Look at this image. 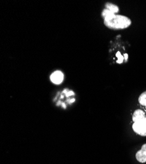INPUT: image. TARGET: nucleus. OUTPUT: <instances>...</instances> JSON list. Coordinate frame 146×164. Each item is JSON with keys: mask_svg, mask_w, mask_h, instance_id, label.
I'll return each instance as SVG.
<instances>
[{"mask_svg": "<svg viewBox=\"0 0 146 164\" xmlns=\"http://www.w3.org/2000/svg\"><path fill=\"white\" fill-rule=\"evenodd\" d=\"M103 23L105 26L112 30H123L132 24L131 20L127 16L120 15H112L105 18Z\"/></svg>", "mask_w": 146, "mask_h": 164, "instance_id": "1", "label": "nucleus"}, {"mask_svg": "<svg viewBox=\"0 0 146 164\" xmlns=\"http://www.w3.org/2000/svg\"><path fill=\"white\" fill-rule=\"evenodd\" d=\"M133 130L137 134L143 137L146 136V118L138 122L134 123L132 125Z\"/></svg>", "mask_w": 146, "mask_h": 164, "instance_id": "2", "label": "nucleus"}, {"mask_svg": "<svg viewBox=\"0 0 146 164\" xmlns=\"http://www.w3.org/2000/svg\"><path fill=\"white\" fill-rule=\"evenodd\" d=\"M51 80L56 85H59L64 80V74L61 71L56 70L51 76Z\"/></svg>", "mask_w": 146, "mask_h": 164, "instance_id": "3", "label": "nucleus"}, {"mask_svg": "<svg viewBox=\"0 0 146 164\" xmlns=\"http://www.w3.org/2000/svg\"><path fill=\"white\" fill-rule=\"evenodd\" d=\"M136 158L140 163L146 162V144H143L140 150L137 152Z\"/></svg>", "mask_w": 146, "mask_h": 164, "instance_id": "4", "label": "nucleus"}, {"mask_svg": "<svg viewBox=\"0 0 146 164\" xmlns=\"http://www.w3.org/2000/svg\"><path fill=\"white\" fill-rule=\"evenodd\" d=\"M145 118V114L142 110H136L134 112L132 116V120L134 123L138 122L141 120H142Z\"/></svg>", "mask_w": 146, "mask_h": 164, "instance_id": "5", "label": "nucleus"}, {"mask_svg": "<svg viewBox=\"0 0 146 164\" xmlns=\"http://www.w3.org/2000/svg\"><path fill=\"white\" fill-rule=\"evenodd\" d=\"M105 7L114 14L119 13V8L118 6L114 3H110V2H107V3L105 4Z\"/></svg>", "mask_w": 146, "mask_h": 164, "instance_id": "6", "label": "nucleus"}, {"mask_svg": "<svg viewBox=\"0 0 146 164\" xmlns=\"http://www.w3.org/2000/svg\"><path fill=\"white\" fill-rule=\"evenodd\" d=\"M139 102L143 106H146V91L142 93L139 97Z\"/></svg>", "mask_w": 146, "mask_h": 164, "instance_id": "7", "label": "nucleus"}, {"mask_svg": "<svg viewBox=\"0 0 146 164\" xmlns=\"http://www.w3.org/2000/svg\"><path fill=\"white\" fill-rule=\"evenodd\" d=\"M115 15V14L113 13L112 12H111L110 11H109L108 9H105V8L103 9L102 13V16L103 18H106V17H107V16H109L110 15Z\"/></svg>", "mask_w": 146, "mask_h": 164, "instance_id": "8", "label": "nucleus"}, {"mask_svg": "<svg viewBox=\"0 0 146 164\" xmlns=\"http://www.w3.org/2000/svg\"><path fill=\"white\" fill-rule=\"evenodd\" d=\"M116 56L118 58V60H117V63H119V64H121V63L123 62V60H124V58L121 55V53L120 52H117L116 54Z\"/></svg>", "mask_w": 146, "mask_h": 164, "instance_id": "9", "label": "nucleus"}, {"mask_svg": "<svg viewBox=\"0 0 146 164\" xmlns=\"http://www.w3.org/2000/svg\"><path fill=\"white\" fill-rule=\"evenodd\" d=\"M127 58H128V55H127V54H124V60H127Z\"/></svg>", "mask_w": 146, "mask_h": 164, "instance_id": "10", "label": "nucleus"}, {"mask_svg": "<svg viewBox=\"0 0 146 164\" xmlns=\"http://www.w3.org/2000/svg\"><path fill=\"white\" fill-rule=\"evenodd\" d=\"M145 107H146V106H145Z\"/></svg>", "mask_w": 146, "mask_h": 164, "instance_id": "11", "label": "nucleus"}]
</instances>
